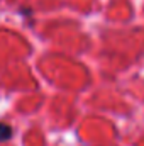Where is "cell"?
Instances as JSON below:
<instances>
[{
  "label": "cell",
  "mask_w": 144,
  "mask_h": 146,
  "mask_svg": "<svg viewBox=\"0 0 144 146\" xmlns=\"http://www.w3.org/2000/svg\"><path fill=\"white\" fill-rule=\"evenodd\" d=\"M10 136H12V127L3 124V122H0V143L10 139Z\"/></svg>",
  "instance_id": "cell-1"
}]
</instances>
